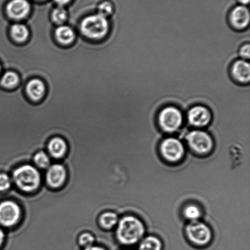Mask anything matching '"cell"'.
<instances>
[{
  "instance_id": "obj_1",
  "label": "cell",
  "mask_w": 250,
  "mask_h": 250,
  "mask_svg": "<svg viewBox=\"0 0 250 250\" xmlns=\"http://www.w3.org/2000/svg\"><path fill=\"white\" fill-rule=\"evenodd\" d=\"M111 30V22L99 14L85 17L79 24L78 31L87 40L101 41L107 38Z\"/></svg>"
},
{
  "instance_id": "obj_2",
  "label": "cell",
  "mask_w": 250,
  "mask_h": 250,
  "mask_svg": "<svg viewBox=\"0 0 250 250\" xmlns=\"http://www.w3.org/2000/svg\"><path fill=\"white\" fill-rule=\"evenodd\" d=\"M146 231L143 223L137 217L129 215L120 221L117 230V239L125 246L136 244Z\"/></svg>"
},
{
  "instance_id": "obj_3",
  "label": "cell",
  "mask_w": 250,
  "mask_h": 250,
  "mask_svg": "<svg viewBox=\"0 0 250 250\" xmlns=\"http://www.w3.org/2000/svg\"><path fill=\"white\" fill-rule=\"evenodd\" d=\"M184 113L180 107L175 105L162 107L156 116L159 129L167 134H173L180 131L185 121Z\"/></svg>"
},
{
  "instance_id": "obj_4",
  "label": "cell",
  "mask_w": 250,
  "mask_h": 250,
  "mask_svg": "<svg viewBox=\"0 0 250 250\" xmlns=\"http://www.w3.org/2000/svg\"><path fill=\"white\" fill-rule=\"evenodd\" d=\"M15 183L20 189L24 192H32L38 188L41 183V176L39 171L33 166H21L13 173Z\"/></svg>"
},
{
  "instance_id": "obj_5",
  "label": "cell",
  "mask_w": 250,
  "mask_h": 250,
  "mask_svg": "<svg viewBox=\"0 0 250 250\" xmlns=\"http://www.w3.org/2000/svg\"><path fill=\"white\" fill-rule=\"evenodd\" d=\"M186 119L190 126L202 129L209 126L213 120L212 110L207 105H193L186 112Z\"/></svg>"
},
{
  "instance_id": "obj_6",
  "label": "cell",
  "mask_w": 250,
  "mask_h": 250,
  "mask_svg": "<svg viewBox=\"0 0 250 250\" xmlns=\"http://www.w3.org/2000/svg\"><path fill=\"white\" fill-rule=\"evenodd\" d=\"M186 139L188 145L197 154L209 153L214 146L212 136L207 132L202 130L195 129L188 132Z\"/></svg>"
},
{
  "instance_id": "obj_7",
  "label": "cell",
  "mask_w": 250,
  "mask_h": 250,
  "mask_svg": "<svg viewBox=\"0 0 250 250\" xmlns=\"http://www.w3.org/2000/svg\"><path fill=\"white\" fill-rule=\"evenodd\" d=\"M186 233L188 240L197 246H205L212 239V232L208 225L199 221L191 222L186 227Z\"/></svg>"
},
{
  "instance_id": "obj_8",
  "label": "cell",
  "mask_w": 250,
  "mask_h": 250,
  "mask_svg": "<svg viewBox=\"0 0 250 250\" xmlns=\"http://www.w3.org/2000/svg\"><path fill=\"white\" fill-rule=\"evenodd\" d=\"M160 151L165 160L173 163L180 161L185 154L182 142L175 137H168L163 139L161 143Z\"/></svg>"
},
{
  "instance_id": "obj_9",
  "label": "cell",
  "mask_w": 250,
  "mask_h": 250,
  "mask_svg": "<svg viewBox=\"0 0 250 250\" xmlns=\"http://www.w3.org/2000/svg\"><path fill=\"white\" fill-rule=\"evenodd\" d=\"M228 22L234 31L242 32L250 28V13L249 9L244 5H237L228 15Z\"/></svg>"
},
{
  "instance_id": "obj_10",
  "label": "cell",
  "mask_w": 250,
  "mask_h": 250,
  "mask_svg": "<svg viewBox=\"0 0 250 250\" xmlns=\"http://www.w3.org/2000/svg\"><path fill=\"white\" fill-rule=\"evenodd\" d=\"M229 73L230 78L239 85H250V64L249 61L237 58L230 65Z\"/></svg>"
},
{
  "instance_id": "obj_11",
  "label": "cell",
  "mask_w": 250,
  "mask_h": 250,
  "mask_svg": "<svg viewBox=\"0 0 250 250\" xmlns=\"http://www.w3.org/2000/svg\"><path fill=\"white\" fill-rule=\"evenodd\" d=\"M5 11L12 21H23L30 15L31 5L28 0H11L6 5Z\"/></svg>"
},
{
  "instance_id": "obj_12",
  "label": "cell",
  "mask_w": 250,
  "mask_h": 250,
  "mask_svg": "<svg viewBox=\"0 0 250 250\" xmlns=\"http://www.w3.org/2000/svg\"><path fill=\"white\" fill-rule=\"evenodd\" d=\"M21 217V209L18 205L11 201L0 204V225L4 227L13 226Z\"/></svg>"
},
{
  "instance_id": "obj_13",
  "label": "cell",
  "mask_w": 250,
  "mask_h": 250,
  "mask_svg": "<svg viewBox=\"0 0 250 250\" xmlns=\"http://www.w3.org/2000/svg\"><path fill=\"white\" fill-rule=\"evenodd\" d=\"M24 91L27 97L32 102L39 103L45 96V83L40 78H31L24 85Z\"/></svg>"
},
{
  "instance_id": "obj_14",
  "label": "cell",
  "mask_w": 250,
  "mask_h": 250,
  "mask_svg": "<svg viewBox=\"0 0 250 250\" xmlns=\"http://www.w3.org/2000/svg\"><path fill=\"white\" fill-rule=\"evenodd\" d=\"M77 33L72 26L62 24L55 27L53 31L54 39L56 43L64 46L72 45L76 39Z\"/></svg>"
},
{
  "instance_id": "obj_15",
  "label": "cell",
  "mask_w": 250,
  "mask_h": 250,
  "mask_svg": "<svg viewBox=\"0 0 250 250\" xmlns=\"http://www.w3.org/2000/svg\"><path fill=\"white\" fill-rule=\"evenodd\" d=\"M9 35L14 43L21 45L30 38V30L25 23H11L9 28Z\"/></svg>"
},
{
  "instance_id": "obj_16",
  "label": "cell",
  "mask_w": 250,
  "mask_h": 250,
  "mask_svg": "<svg viewBox=\"0 0 250 250\" xmlns=\"http://www.w3.org/2000/svg\"><path fill=\"white\" fill-rule=\"evenodd\" d=\"M66 171L64 167L60 164H55L48 168L46 175V182L51 187H61L64 182Z\"/></svg>"
},
{
  "instance_id": "obj_17",
  "label": "cell",
  "mask_w": 250,
  "mask_h": 250,
  "mask_svg": "<svg viewBox=\"0 0 250 250\" xmlns=\"http://www.w3.org/2000/svg\"><path fill=\"white\" fill-rule=\"evenodd\" d=\"M21 83V77L14 70H7L0 78V86L4 90L16 89Z\"/></svg>"
},
{
  "instance_id": "obj_18",
  "label": "cell",
  "mask_w": 250,
  "mask_h": 250,
  "mask_svg": "<svg viewBox=\"0 0 250 250\" xmlns=\"http://www.w3.org/2000/svg\"><path fill=\"white\" fill-rule=\"evenodd\" d=\"M48 146L49 153L55 158H62L67 150L65 141L58 136L51 139Z\"/></svg>"
},
{
  "instance_id": "obj_19",
  "label": "cell",
  "mask_w": 250,
  "mask_h": 250,
  "mask_svg": "<svg viewBox=\"0 0 250 250\" xmlns=\"http://www.w3.org/2000/svg\"><path fill=\"white\" fill-rule=\"evenodd\" d=\"M50 17L51 21L55 25H62L67 21L68 12L63 6H58L52 10Z\"/></svg>"
},
{
  "instance_id": "obj_20",
  "label": "cell",
  "mask_w": 250,
  "mask_h": 250,
  "mask_svg": "<svg viewBox=\"0 0 250 250\" xmlns=\"http://www.w3.org/2000/svg\"><path fill=\"white\" fill-rule=\"evenodd\" d=\"M139 250H162L163 244L161 240L154 236H148L142 240Z\"/></svg>"
},
{
  "instance_id": "obj_21",
  "label": "cell",
  "mask_w": 250,
  "mask_h": 250,
  "mask_svg": "<svg viewBox=\"0 0 250 250\" xmlns=\"http://www.w3.org/2000/svg\"><path fill=\"white\" fill-rule=\"evenodd\" d=\"M183 214L186 219L191 222L198 221L202 217V211L197 205H190L185 208Z\"/></svg>"
},
{
  "instance_id": "obj_22",
  "label": "cell",
  "mask_w": 250,
  "mask_h": 250,
  "mask_svg": "<svg viewBox=\"0 0 250 250\" xmlns=\"http://www.w3.org/2000/svg\"><path fill=\"white\" fill-rule=\"evenodd\" d=\"M118 222V217L113 212H106L100 217V224L104 228L111 229Z\"/></svg>"
},
{
  "instance_id": "obj_23",
  "label": "cell",
  "mask_w": 250,
  "mask_h": 250,
  "mask_svg": "<svg viewBox=\"0 0 250 250\" xmlns=\"http://www.w3.org/2000/svg\"><path fill=\"white\" fill-rule=\"evenodd\" d=\"M98 14L109 19V17H112L114 14V5L109 1L102 2L98 6Z\"/></svg>"
},
{
  "instance_id": "obj_24",
  "label": "cell",
  "mask_w": 250,
  "mask_h": 250,
  "mask_svg": "<svg viewBox=\"0 0 250 250\" xmlns=\"http://www.w3.org/2000/svg\"><path fill=\"white\" fill-rule=\"evenodd\" d=\"M34 163L41 168H46L50 165V158L47 154L43 151L37 153L34 158Z\"/></svg>"
},
{
  "instance_id": "obj_25",
  "label": "cell",
  "mask_w": 250,
  "mask_h": 250,
  "mask_svg": "<svg viewBox=\"0 0 250 250\" xmlns=\"http://www.w3.org/2000/svg\"><path fill=\"white\" fill-rule=\"evenodd\" d=\"M238 56L242 60L249 61L250 59V44L246 43L242 44L238 50Z\"/></svg>"
},
{
  "instance_id": "obj_26",
  "label": "cell",
  "mask_w": 250,
  "mask_h": 250,
  "mask_svg": "<svg viewBox=\"0 0 250 250\" xmlns=\"http://www.w3.org/2000/svg\"><path fill=\"white\" fill-rule=\"evenodd\" d=\"M94 242V237L92 234L89 233H84L79 237V243L81 246L87 248L90 246H92Z\"/></svg>"
},
{
  "instance_id": "obj_27",
  "label": "cell",
  "mask_w": 250,
  "mask_h": 250,
  "mask_svg": "<svg viewBox=\"0 0 250 250\" xmlns=\"http://www.w3.org/2000/svg\"><path fill=\"white\" fill-rule=\"evenodd\" d=\"M11 187V180L6 174H0V191H5Z\"/></svg>"
},
{
  "instance_id": "obj_28",
  "label": "cell",
  "mask_w": 250,
  "mask_h": 250,
  "mask_svg": "<svg viewBox=\"0 0 250 250\" xmlns=\"http://www.w3.org/2000/svg\"><path fill=\"white\" fill-rule=\"evenodd\" d=\"M56 3L58 4V6H63L69 3L71 0H55Z\"/></svg>"
},
{
  "instance_id": "obj_29",
  "label": "cell",
  "mask_w": 250,
  "mask_h": 250,
  "mask_svg": "<svg viewBox=\"0 0 250 250\" xmlns=\"http://www.w3.org/2000/svg\"><path fill=\"white\" fill-rule=\"evenodd\" d=\"M4 239V234L2 230L0 228V247H1L2 242H3Z\"/></svg>"
},
{
  "instance_id": "obj_30",
  "label": "cell",
  "mask_w": 250,
  "mask_h": 250,
  "mask_svg": "<svg viewBox=\"0 0 250 250\" xmlns=\"http://www.w3.org/2000/svg\"><path fill=\"white\" fill-rule=\"evenodd\" d=\"M84 250H105L104 249L100 248L99 247H94V246H90L89 247H87V248H85Z\"/></svg>"
},
{
  "instance_id": "obj_31",
  "label": "cell",
  "mask_w": 250,
  "mask_h": 250,
  "mask_svg": "<svg viewBox=\"0 0 250 250\" xmlns=\"http://www.w3.org/2000/svg\"><path fill=\"white\" fill-rule=\"evenodd\" d=\"M239 1V3L241 5H244V6H246V5H248L250 2V0H237Z\"/></svg>"
},
{
  "instance_id": "obj_32",
  "label": "cell",
  "mask_w": 250,
  "mask_h": 250,
  "mask_svg": "<svg viewBox=\"0 0 250 250\" xmlns=\"http://www.w3.org/2000/svg\"><path fill=\"white\" fill-rule=\"evenodd\" d=\"M1 69H2L1 65V63H0V73H1Z\"/></svg>"
},
{
  "instance_id": "obj_33",
  "label": "cell",
  "mask_w": 250,
  "mask_h": 250,
  "mask_svg": "<svg viewBox=\"0 0 250 250\" xmlns=\"http://www.w3.org/2000/svg\"><path fill=\"white\" fill-rule=\"evenodd\" d=\"M37 1H44V0H37Z\"/></svg>"
},
{
  "instance_id": "obj_34",
  "label": "cell",
  "mask_w": 250,
  "mask_h": 250,
  "mask_svg": "<svg viewBox=\"0 0 250 250\" xmlns=\"http://www.w3.org/2000/svg\"></svg>"
}]
</instances>
